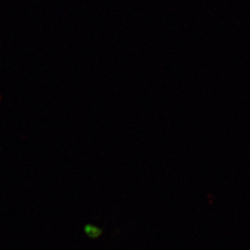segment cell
<instances>
[{"instance_id":"obj_1","label":"cell","mask_w":250,"mask_h":250,"mask_svg":"<svg viewBox=\"0 0 250 250\" xmlns=\"http://www.w3.org/2000/svg\"><path fill=\"white\" fill-rule=\"evenodd\" d=\"M83 231L85 233V236L89 237L92 240H96L101 236V234H103V229H101L100 228H97L96 225H93V224L84 225Z\"/></svg>"}]
</instances>
